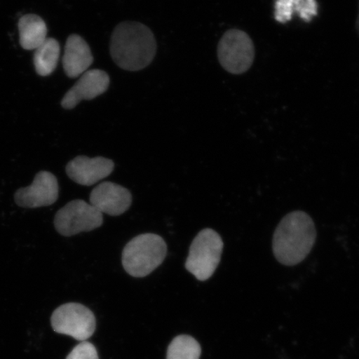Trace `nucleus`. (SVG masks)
I'll list each match as a JSON object with an SVG mask.
<instances>
[{
	"label": "nucleus",
	"instance_id": "nucleus-1",
	"mask_svg": "<svg viewBox=\"0 0 359 359\" xmlns=\"http://www.w3.org/2000/svg\"><path fill=\"white\" fill-rule=\"evenodd\" d=\"M156 53L154 34L141 22H121L111 34V56L121 69L128 71L145 69L154 60Z\"/></svg>",
	"mask_w": 359,
	"mask_h": 359
},
{
	"label": "nucleus",
	"instance_id": "nucleus-2",
	"mask_svg": "<svg viewBox=\"0 0 359 359\" xmlns=\"http://www.w3.org/2000/svg\"><path fill=\"white\" fill-rule=\"evenodd\" d=\"M316 235L313 219L307 213L291 212L282 219L273 234V255L282 264L296 266L311 253Z\"/></svg>",
	"mask_w": 359,
	"mask_h": 359
},
{
	"label": "nucleus",
	"instance_id": "nucleus-3",
	"mask_svg": "<svg viewBox=\"0 0 359 359\" xmlns=\"http://www.w3.org/2000/svg\"><path fill=\"white\" fill-rule=\"evenodd\" d=\"M167 252V244L160 236L151 233L137 236L125 246L123 266L133 277H146L163 264Z\"/></svg>",
	"mask_w": 359,
	"mask_h": 359
},
{
	"label": "nucleus",
	"instance_id": "nucleus-4",
	"mask_svg": "<svg viewBox=\"0 0 359 359\" xmlns=\"http://www.w3.org/2000/svg\"><path fill=\"white\" fill-rule=\"evenodd\" d=\"M223 247L222 237L217 231L204 229L192 241L186 269L200 281L209 280L221 262Z\"/></svg>",
	"mask_w": 359,
	"mask_h": 359
},
{
	"label": "nucleus",
	"instance_id": "nucleus-5",
	"mask_svg": "<svg viewBox=\"0 0 359 359\" xmlns=\"http://www.w3.org/2000/svg\"><path fill=\"white\" fill-rule=\"evenodd\" d=\"M219 64L232 74H242L252 66L255 60L253 40L244 31L233 29L224 33L218 43Z\"/></svg>",
	"mask_w": 359,
	"mask_h": 359
},
{
	"label": "nucleus",
	"instance_id": "nucleus-6",
	"mask_svg": "<svg viewBox=\"0 0 359 359\" xmlns=\"http://www.w3.org/2000/svg\"><path fill=\"white\" fill-rule=\"evenodd\" d=\"M53 330L79 341L91 338L96 330V318L84 305L69 303L55 309L51 317Z\"/></svg>",
	"mask_w": 359,
	"mask_h": 359
},
{
	"label": "nucleus",
	"instance_id": "nucleus-7",
	"mask_svg": "<svg viewBox=\"0 0 359 359\" xmlns=\"http://www.w3.org/2000/svg\"><path fill=\"white\" fill-rule=\"evenodd\" d=\"M102 222L100 210L83 200L70 201L58 210L55 217L57 231L67 237L95 230Z\"/></svg>",
	"mask_w": 359,
	"mask_h": 359
},
{
	"label": "nucleus",
	"instance_id": "nucleus-8",
	"mask_svg": "<svg viewBox=\"0 0 359 359\" xmlns=\"http://www.w3.org/2000/svg\"><path fill=\"white\" fill-rule=\"evenodd\" d=\"M60 187L55 175L43 172L36 175L30 186L20 188L15 195L18 205L24 208H39L55 203Z\"/></svg>",
	"mask_w": 359,
	"mask_h": 359
},
{
	"label": "nucleus",
	"instance_id": "nucleus-9",
	"mask_svg": "<svg viewBox=\"0 0 359 359\" xmlns=\"http://www.w3.org/2000/svg\"><path fill=\"white\" fill-rule=\"evenodd\" d=\"M110 78L106 72L93 69L85 72L74 86L67 91L61 105L65 109H74L81 101L92 100L109 89Z\"/></svg>",
	"mask_w": 359,
	"mask_h": 359
},
{
	"label": "nucleus",
	"instance_id": "nucleus-10",
	"mask_svg": "<svg viewBox=\"0 0 359 359\" xmlns=\"http://www.w3.org/2000/svg\"><path fill=\"white\" fill-rule=\"evenodd\" d=\"M133 202L131 192L118 184L106 182L100 184L90 196V204L103 214L118 217L130 208Z\"/></svg>",
	"mask_w": 359,
	"mask_h": 359
},
{
	"label": "nucleus",
	"instance_id": "nucleus-11",
	"mask_svg": "<svg viewBox=\"0 0 359 359\" xmlns=\"http://www.w3.org/2000/svg\"><path fill=\"white\" fill-rule=\"evenodd\" d=\"M114 170V163L102 156L89 158L79 156L69 161L66 167L67 176L82 186H93L109 177Z\"/></svg>",
	"mask_w": 359,
	"mask_h": 359
},
{
	"label": "nucleus",
	"instance_id": "nucleus-12",
	"mask_svg": "<svg viewBox=\"0 0 359 359\" xmlns=\"http://www.w3.org/2000/svg\"><path fill=\"white\" fill-rule=\"evenodd\" d=\"M91 49L85 40L78 34H72L67 39L62 66L67 77L76 79L87 72L93 65Z\"/></svg>",
	"mask_w": 359,
	"mask_h": 359
},
{
	"label": "nucleus",
	"instance_id": "nucleus-13",
	"mask_svg": "<svg viewBox=\"0 0 359 359\" xmlns=\"http://www.w3.org/2000/svg\"><path fill=\"white\" fill-rule=\"evenodd\" d=\"M318 13L316 0H276L275 20L280 24L290 22L294 15L304 22H311Z\"/></svg>",
	"mask_w": 359,
	"mask_h": 359
},
{
	"label": "nucleus",
	"instance_id": "nucleus-14",
	"mask_svg": "<svg viewBox=\"0 0 359 359\" xmlns=\"http://www.w3.org/2000/svg\"><path fill=\"white\" fill-rule=\"evenodd\" d=\"M20 43L25 50H36L47 38L48 28L42 18L26 15L19 21Z\"/></svg>",
	"mask_w": 359,
	"mask_h": 359
},
{
	"label": "nucleus",
	"instance_id": "nucleus-15",
	"mask_svg": "<svg viewBox=\"0 0 359 359\" xmlns=\"http://www.w3.org/2000/svg\"><path fill=\"white\" fill-rule=\"evenodd\" d=\"M60 56V45L56 39L48 38L36 49L34 62L35 70L42 77H47L55 71Z\"/></svg>",
	"mask_w": 359,
	"mask_h": 359
},
{
	"label": "nucleus",
	"instance_id": "nucleus-16",
	"mask_svg": "<svg viewBox=\"0 0 359 359\" xmlns=\"http://www.w3.org/2000/svg\"><path fill=\"white\" fill-rule=\"evenodd\" d=\"M201 345L190 335H179L169 344L167 359H200Z\"/></svg>",
	"mask_w": 359,
	"mask_h": 359
},
{
	"label": "nucleus",
	"instance_id": "nucleus-17",
	"mask_svg": "<svg viewBox=\"0 0 359 359\" xmlns=\"http://www.w3.org/2000/svg\"><path fill=\"white\" fill-rule=\"evenodd\" d=\"M66 359H100L95 346L88 341L77 345Z\"/></svg>",
	"mask_w": 359,
	"mask_h": 359
},
{
	"label": "nucleus",
	"instance_id": "nucleus-18",
	"mask_svg": "<svg viewBox=\"0 0 359 359\" xmlns=\"http://www.w3.org/2000/svg\"><path fill=\"white\" fill-rule=\"evenodd\" d=\"M356 30L359 35V12H358V15L357 20H356Z\"/></svg>",
	"mask_w": 359,
	"mask_h": 359
}]
</instances>
